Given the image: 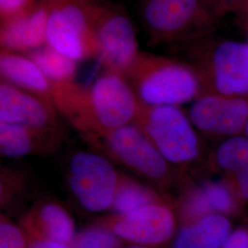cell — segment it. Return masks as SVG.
I'll return each mask as SVG.
<instances>
[{
	"label": "cell",
	"mask_w": 248,
	"mask_h": 248,
	"mask_svg": "<svg viewBox=\"0 0 248 248\" xmlns=\"http://www.w3.org/2000/svg\"><path fill=\"white\" fill-rule=\"evenodd\" d=\"M53 105L83 136L133 124L140 103L124 75L104 69L88 86L53 83Z\"/></svg>",
	"instance_id": "obj_1"
},
{
	"label": "cell",
	"mask_w": 248,
	"mask_h": 248,
	"mask_svg": "<svg viewBox=\"0 0 248 248\" xmlns=\"http://www.w3.org/2000/svg\"><path fill=\"white\" fill-rule=\"evenodd\" d=\"M124 77L139 103L176 106L202 96V81L185 62L141 51Z\"/></svg>",
	"instance_id": "obj_2"
},
{
	"label": "cell",
	"mask_w": 248,
	"mask_h": 248,
	"mask_svg": "<svg viewBox=\"0 0 248 248\" xmlns=\"http://www.w3.org/2000/svg\"><path fill=\"white\" fill-rule=\"evenodd\" d=\"M83 138L91 150L154 184L166 186L170 180L169 162L134 123Z\"/></svg>",
	"instance_id": "obj_3"
},
{
	"label": "cell",
	"mask_w": 248,
	"mask_h": 248,
	"mask_svg": "<svg viewBox=\"0 0 248 248\" xmlns=\"http://www.w3.org/2000/svg\"><path fill=\"white\" fill-rule=\"evenodd\" d=\"M89 16L98 48V62L124 75L141 53L133 20L121 5L108 0H88Z\"/></svg>",
	"instance_id": "obj_4"
},
{
	"label": "cell",
	"mask_w": 248,
	"mask_h": 248,
	"mask_svg": "<svg viewBox=\"0 0 248 248\" xmlns=\"http://www.w3.org/2000/svg\"><path fill=\"white\" fill-rule=\"evenodd\" d=\"M46 45L77 62L98 59L88 0H45Z\"/></svg>",
	"instance_id": "obj_5"
},
{
	"label": "cell",
	"mask_w": 248,
	"mask_h": 248,
	"mask_svg": "<svg viewBox=\"0 0 248 248\" xmlns=\"http://www.w3.org/2000/svg\"><path fill=\"white\" fill-rule=\"evenodd\" d=\"M137 12L151 45L187 39L213 17L203 0H138Z\"/></svg>",
	"instance_id": "obj_6"
},
{
	"label": "cell",
	"mask_w": 248,
	"mask_h": 248,
	"mask_svg": "<svg viewBox=\"0 0 248 248\" xmlns=\"http://www.w3.org/2000/svg\"><path fill=\"white\" fill-rule=\"evenodd\" d=\"M133 123L169 164L186 165L198 157L200 147L194 125L177 107L140 104Z\"/></svg>",
	"instance_id": "obj_7"
},
{
	"label": "cell",
	"mask_w": 248,
	"mask_h": 248,
	"mask_svg": "<svg viewBox=\"0 0 248 248\" xmlns=\"http://www.w3.org/2000/svg\"><path fill=\"white\" fill-rule=\"evenodd\" d=\"M121 177L110 160L92 150L76 153L67 166L66 178L73 195L91 213L110 210Z\"/></svg>",
	"instance_id": "obj_8"
},
{
	"label": "cell",
	"mask_w": 248,
	"mask_h": 248,
	"mask_svg": "<svg viewBox=\"0 0 248 248\" xmlns=\"http://www.w3.org/2000/svg\"><path fill=\"white\" fill-rule=\"evenodd\" d=\"M196 53L197 73L210 80L217 94L243 96L248 94V45L222 40L211 45H200ZM203 83V82H202Z\"/></svg>",
	"instance_id": "obj_9"
},
{
	"label": "cell",
	"mask_w": 248,
	"mask_h": 248,
	"mask_svg": "<svg viewBox=\"0 0 248 248\" xmlns=\"http://www.w3.org/2000/svg\"><path fill=\"white\" fill-rule=\"evenodd\" d=\"M108 227L120 239L142 247L155 246L173 236L176 218L171 207L161 202L132 213L112 215L108 219Z\"/></svg>",
	"instance_id": "obj_10"
},
{
	"label": "cell",
	"mask_w": 248,
	"mask_h": 248,
	"mask_svg": "<svg viewBox=\"0 0 248 248\" xmlns=\"http://www.w3.org/2000/svg\"><path fill=\"white\" fill-rule=\"evenodd\" d=\"M188 118L205 133L234 134L248 121V100L241 96L203 94L189 107Z\"/></svg>",
	"instance_id": "obj_11"
},
{
	"label": "cell",
	"mask_w": 248,
	"mask_h": 248,
	"mask_svg": "<svg viewBox=\"0 0 248 248\" xmlns=\"http://www.w3.org/2000/svg\"><path fill=\"white\" fill-rule=\"evenodd\" d=\"M53 104L7 81L0 82V122L38 128L61 129Z\"/></svg>",
	"instance_id": "obj_12"
},
{
	"label": "cell",
	"mask_w": 248,
	"mask_h": 248,
	"mask_svg": "<svg viewBox=\"0 0 248 248\" xmlns=\"http://www.w3.org/2000/svg\"><path fill=\"white\" fill-rule=\"evenodd\" d=\"M61 140V129L0 122V153L8 158L49 154L56 149Z\"/></svg>",
	"instance_id": "obj_13"
},
{
	"label": "cell",
	"mask_w": 248,
	"mask_h": 248,
	"mask_svg": "<svg viewBox=\"0 0 248 248\" xmlns=\"http://www.w3.org/2000/svg\"><path fill=\"white\" fill-rule=\"evenodd\" d=\"M47 9L45 0L31 11L0 22L2 50L27 53L46 45Z\"/></svg>",
	"instance_id": "obj_14"
},
{
	"label": "cell",
	"mask_w": 248,
	"mask_h": 248,
	"mask_svg": "<svg viewBox=\"0 0 248 248\" xmlns=\"http://www.w3.org/2000/svg\"><path fill=\"white\" fill-rule=\"evenodd\" d=\"M22 224L35 238L69 244L76 237L75 222L70 213L56 202H40L24 215Z\"/></svg>",
	"instance_id": "obj_15"
},
{
	"label": "cell",
	"mask_w": 248,
	"mask_h": 248,
	"mask_svg": "<svg viewBox=\"0 0 248 248\" xmlns=\"http://www.w3.org/2000/svg\"><path fill=\"white\" fill-rule=\"evenodd\" d=\"M1 80L52 102L53 83L38 65L23 53L0 50Z\"/></svg>",
	"instance_id": "obj_16"
},
{
	"label": "cell",
	"mask_w": 248,
	"mask_h": 248,
	"mask_svg": "<svg viewBox=\"0 0 248 248\" xmlns=\"http://www.w3.org/2000/svg\"><path fill=\"white\" fill-rule=\"evenodd\" d=\"M229 232L230 222L223 215L208 214L183 226L174 248H222Z\"/></svg>",
	"instance_id": "obj_17"
},
{
	"label": "cell",
	"mask_w": 248,
	"mask_h": 248,
	"mask_svg": "<svg viewBox=\"0 0 248 248\" xmlns=\"http://www.w3.org/2000/svg\"><path fill=\"white\" fill-rule=\"evenodd\" d=\"M164 201L152 187L122 174L110 210L113 215H122Z\"/></svg>",
	"instance_id": "obj_18"
},
{
	"label": "cell",
	"mask_w": 248,
	"mask_h": 248,
	"mask_svg": "<svg viewBox=\"0 0 248 248\" xmlns=\"http://www.w3.org/2000/svg\"><path fill=\"white\" fill-rule=\"evenodd\" d=\"M31 59L52 83L62 84L76 81L78 62L57 52L49 45L23 53Z\"/></svg>",
	"instance_id": "obj_19"
},
{
	"label": "cell",
	"mask_w": 248,
	"mask_h": 248,
	"mask_svg": "<svg viewBox=\"0 0 248 248\" xmlns=\"http://www.w3.org/2000/svg\"><path fill=\"white\" fill-rule=\"evenodd\" d=\"M217 164L225 170L237 172L248 164V139L234 136L224 141L216 152Z\"/></svg>",
	"instance_id": "obj_20"
},
{
	"label": "cell",
	"mask_w": 248,
	"mask_h": 248,
	"mask_svg": "<svg viewBox=\"0 0 248 248\" xmlns=\"http://www.w3.org/2000/svg\"><path fill=\"white\" fill-rule=\"evenodd\" d=\"M120 238L108 226H94L81 231L73 242L74 248H119Z\"/></svg>",
	"instance_id": "obj_21"
},
{
	"label": "cell",
	"mask_w": 248,
	"mask_h": 248,
	"mask_svg": "<svg viewBox=\"0 0 248 248\" xmlns=\"http://www.w3.org/2000/svg\"><path fill=\"white\" fill-rule=\"evenodd\" d=\"M204 207L209 214L230 212L233 206L230 190L221 183H209L199 188Z\"/></svg>",
	"instance_id": "obj_22"
},
{
	"label": "cell",
	"mask_w": 248,
	"mask_h": 248,
	"mask_svg": "<svg viewBox=\"0 0 248 248\" xmlns=\"http://www.w3.org/2000/svg\"><path fill=\"white\" fill-rule=\"evenodd\" d=\"M26 178L13 169H2L0 181L1 207L7 208L23 191Z\"/></svg>",
	"instance_id": "obj_23"
},
{
	"label": "cell",
	"mask_w": 248,
	"mask_h": 248,
	"mask_svg": "<svg viewBox=\"0 0 248 248\" xmlns=\"http://www.w3.org/2000/svg\"><path fill=\"white\" fill-rule=\"evenodd\" d=\"M26 237L22 230L15 223L1 214L0 248H27Z\"/></svg>",
	"instance_id": "obj_24"
},
{
	"label": "cell",
	"mask_w": 248,
	"mask_h": 248,
	"mask_svg": "<svg viewBox=\"0 0 248 248\" xmlns=\"http://www.w3.org/2000/svg\"><path fill=\"white\" fill-rule=\"evenodd\" d=\"M42 0H0V22L23 15L34 9Z\"/></svg>",
	"instance_id": "obj_25"
},
{
	"label": "cell",
	"mask_w": 248,
	"mask_h": 248,
	"mask_svg": "<svg viewBox=\"0 0 248 248\" xmlns=\"http://www.w3.org/2000/svg\"><path fill=\"white\" fill-rule=\"evenodd\" d=\"M208 10L211 14L218 15L222 14L228 9H233L234 7H240L244 5L248 0H203Z\"/></svg>",
	"instance_id": "obj_26"
},
{
	"label": "cell",
	"mask_w": 248,
	"mask_h": 248,
	"mask_svg": "<svg viewBox=\"0 0 248 248\" xmlns=\"http://www.w3.org/2000/svg\"><path fill=\"white\" fill-rule=\"evenodd\" d=\"M222 248H248V233L244 230L234 231L223 244Z\"/></svg>",
	"instance_id": "obj_27"
},
{
	"label": "cell",
	"mask_w": 248,
	"mask_h": 248,
	"mask_svg": "<svg viewBox=\"0 0 248 248\" xmlns=\"http://www.w3.org/2000/svg\"><path fill=\"white\" fill-rule=\"evenodd\" d=\"M27 248H74L69 244H63L52 240L34 238L31 241Z\"/></svg>",
	"instance_id": "obj_28"
},
{
	"label": "cell",
	"mask_w": 248,
	"mask_h": 248,
	"mask_svg": "<svg viewBox=\"0 0 248 248\" xmlns=\"http://www.w3.org/2000/svg\"><path fill=\"white\" fill-rule=\"evenodd\" d=\"M236 179L241 194L248 200V164L236 172Z\"/></svg>",
	"instance_id": "obj_29"
},
{
	"label": "cell",
	"mask_w": 248,
	"mask_h": 248,
	"mask_svg": "<svg viewBox=\"0 0 248 248\" xmlns=\"http://www.w3.org/2000/svg\"><path fill=\"white\" fill-rule=\"evenodd\" d=\"M244 6L245 8H244V13H243V22L248 32V0L244 4Z\"/></svg>",
	"instance_id": "obj_30"
},
{
	"label": "cell",
	"mask_w": 248,
	"mask_h": 248,
	"mask_svg": "<svg viewBox=\"0 0 248 248\" xmlns=\"http://www.w3.org/2000/svg\"><path fill=\"white\" fill-rule=\"evenodd\" d=\"M245 130H246V134H247V138L248 139V118L246 125H245Z\"/></svg>",
	"instance_id": "obj_31"
},
{
	"label": "cell",
	"mask_w": 248,
	"mask_h": 248,
	"mask_svg": "<svg viewBox=\"0 0 248 248\" xmlns=\"http://www.w3.org/2000/svg\"><path fill=\"white\" fill-rule=\"evenodd\" d=\"M148 248L146 247H142V246H133V247H130V248Z\"/></svg>",
	"instance_id": "obj_32"
}]
</instances>
